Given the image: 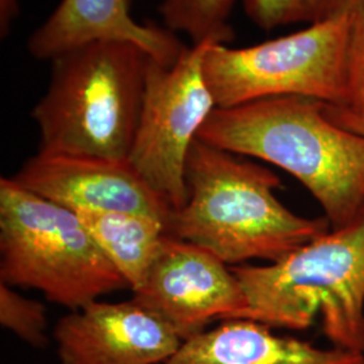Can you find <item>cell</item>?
Wrapping results in <instances>:
<instances>
[{
	"instance_id": "9a60e30c",
	"label": "cell",
	"mask_w": 364,
	"mask_h": 364,
	"mask_svg": "<svg viewBox=\"0 0 364 364\" xmlns=\"http://www.w3.org/2000/svg\"><path fill=\"white\" fill-rule=\"evenodd\" d=\"M250 19L264 28L321 23L360 11L364 0H242Z\"/></svg>"
},
{
	"instance_id": "e0dca14e",
	"label": "cell",
	"mask_w": 364,
	"mask_h": 364,
	"mask_svg": "<svg viewBox=\"0 0 364 364\" xmlns=\"http://www.w3.org/2000/svg\"><path fill=\"white\" fill-rule=\"evenodd\" d=\"M343 108L364 122V7L355 15L348 60V105Z\"/></svg>"
},
{
	"instance_id": "ba28073f",
	"label": "cell",
	"mask_w": 364,
	"mask_h": 364,
	"mask_svg": "<svg viewBox=\"0 0 364 364\" xmlns=\"http://www.w3.org/2000/svg\"><path fill=\"white\" fill-rule=\"evenodd\" d=\"M132 299L171 326L182 341L203 333L213 321L245 318L248 308L232 267L170 234Z\"/></svg>"
},
{
	"instance_id": "3957f363",
	"label": "cell",
	"mask_w": 364,
	"mask_h": 364,
	"mask_svg": "<svg viewBox=\"0 0 364 364\" xmlns=\"http://www.w3.org/2000/svg\"><path fill=\"white\" fill-rule=\"evenodd\" d=\"M149 54L95 41L52 60L48 91L31 117L38 153L127 161L138 129Z\"/></svg>"
},
{
	"instance_id": "2e32d148",
	"label": "cell",
	"mask_w": 364,
	"mask_h": 364,
	"mask_svg": "<svg viewBox=\"0 0 364 364\" xmlns=\"http://www.w3.org/2000/svg\"><path fill=\"white\" fill-rule=\"evenodd\" d=\"M0 324L34 348L42 350L49 343L45 305L23 297L15 287L3 282H0Z\"/></svg>"
},
{
	"instance_id": "ac0fdd59",
	"label": "cell",
	"mask_w": 364,
	"mask_h": 364,
	"mask_svg": "<svg viewBox=\"0 0 364 364\" xmlns=\"http://www.w3.org/2000/svg\"><path fill=\"white\" fill-rule=\"evenodd\" d=\"M19 14V0H0V31L1 37L10 33L14 21Z\"/></svg>"
},
{
	"instance_id": "5b68a950",
	"label": "cell",
	"mask_w": 364,
	"mask_h": 364,
	"mask_svg": "<svg viewBox=\"0 0 364 364\" xmlns=\"http://www.w3.org/2000/svg\"><path fill=\"white\" fill-rule=\"evenodd\" d=\"M0 282L77 311L129 284L76 212L0 180Z\"/></svg>"
},
{
	"instance_id": "277c9868",
	"label": "cell",
	"mask_w": 364,
	"mask_h": 364,
	"mask_svg": "<svg viewBox=\"0 0 364 364\" xmlns=\"http://www.w3.org/2000/svg\"><path fill=\"white\" fill-rule=\"evenodd\" d=\"M247 320L304 331L317 320L333 347L364 353V215L284 259L234 266Z\"/></svg>"
},
{
	"instance_id": "7a4b0ae2",
	"label": "cell",
	"mask_w": 364,
	"mask_h": 364,
	"mask_svg": "<svg viewBox=\"0 0 364 364\" xmlns=\"http://www.w3.org/2000/svg\"><path fill=\"white\" fill-rule=\"evenodd\" d=\"M186 203L169 234L205 248L228 266L275 263L331 230L326 218L296 215L275 195L279 177L228 150L196 139L185 165Z\"/></svg>"
},
{
	"instance_id": "7c38bea8",
	"label": "cell",
	"mask_w": 364,
	"mask_h": 364,
	"mask_svg": "<svg viewBox=\"0 0 364 364\" xmlns=\"http://www.w3.org/2000/svg\"><path fill=\"white\" fill-rule=\"evenodd\" d=\"M247 318L221 321L181 344L164 364H364V353L318 348Z\"/></svg>"
},
{
	"instance_id": "5bb4252c",
	"label": "cell",
	"mask_w": 364,
	"mask_h": 364,
	"mask_svg": "<svg viewBox=\"0 0 364 364\" xmlns=\"http://www.w3.org/2000/svg\"><path fill=\"white\" fill-rule=\"evenodd\" d=\"M236 0H162L159 14L171 33H183L198 43H224L234 38L228 23Z\"/></svg>"
},
{
	"instance_id": "9c48e42d",
	"label": "cell",
	"mask_w": 364,
	"mask_h": 364,
	"mask_svg": "<svg viewBox=\"0 0 364 364\" xmlns=\"http://www.w3.org/2000/svg\"><path fill=\"white\" fill-rule=\"evenodd\" d=\"M11 180L73 212L90 209L142 213L165 221L168 227L173 215L169 204L129 161L37 153Z\"/></svg>"
},
{
	"instance_id": "6da1fadb",
	"label": "cell",
	"mask_w": 364,
	"mask_h": 364,
	"mask_svg": "<svg viewBox=\"0 0 364 364\" xmlns=\"http://www.w3.org/2000/svg\"><path fill=\"white\" fill-rule=\"evenodd\" d=\"M197 138L291 174L323 207L331 228L364 215V135L338 123L324 102L278 96L215 108Z\"/></svg>"
},
{
	"instance_id": "8fae6325",
	"label": "cell",
	"mask_w": 364,
	"mask_h": 364,
	"mask_svg": "<svg viewBox=\"0 0 364 364\" xmlns=\"http://www.w3.org/2000/svg\"><path fill=\"white\" fill-rule=\"evenodd\" d=\"M95 41L130 42L164 65L177 63L186 49L168 28L142 25L130 14V0H61L27 42L39 60H54Z\"/></svg>"
},
{
	"instance_id": "4fadbf2b",
	"label": "cell",
	"mask_w": 364,
	"mask_h": 364,
	"mask_svg": "<svg viewBox=\"0 0 364 364\" xmlns=\"http://www.w3.org/2000/svg\"><path fill=\"white\" fill-rule=\"evenodd\" d=\"M76 213L131 290L142 287L169 236L168 224L130 212L81 209Z\"/></svg>"
},
{
	"instance_id": "8992f818",
	"label": "cell",
	"mask_w": 364,
	"mask_h": 364,
	"mask_svg": "<svg viewBox=\"0 0 364 364\" xmlns=\"http://www.w3.org/2000/svg\"><path fill=\"white\" fill-rule=\"evenodd\" d=\"M355 14L314 23L247 48L209 45L204 76L218 108L278 96L348 105V60Z\"/></svg>"
},
{
	"instance_id": "52a82bcc",
	"label": "cell",
	"mask_w": 364,
	"mask_h": 364,
	"mask_svg": "<svg viewBox=\"0 0 364 364\" xmlns=\"http://www.w3.org/2000/svg\"><path fill=\"white\" fill-rule=\"evenodd\" d=\"M209 45L186 48L171 66L149 57L146 68L142 111L127 161L173 212L186 203L191 146L218 108L204 76Z\"/></svg>"
},
{
	"instance_id": "d6986e66",
	"label": "cell",
	"mask_w": 364,
	"mask_h": 364,
	"mask_svg": "<svg viewBox=\"0 0 364 364\" xmlns=\"http://www.w3.org/2000/svg\"><path fill=\"white\" fill-rule=\"evenodd\" d=\"M329 114L332 115L333 119H336L338 123H341L343 126L352 129V130L358 131L364 135V122L362 119L355 117L348 109L343 108V107H336V105H328Z\"/></svg>"
},
{
	"instance_id": "30bf717a",
	"label": "cell",
	"mask_w": 364,
	"mask_h": 364,
	"mask_svg": "<svg viewBox=\"0 0 364 364\" xmlns=\"http://www.w3.org/2000/svg\"><path fill=\"white\" fill-rule=\"evenodd\" d=\"M53 338L60 364H164L182 341L136 301H93L61 317Z\"/></svg>"
}]
</instances>
